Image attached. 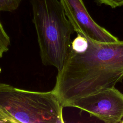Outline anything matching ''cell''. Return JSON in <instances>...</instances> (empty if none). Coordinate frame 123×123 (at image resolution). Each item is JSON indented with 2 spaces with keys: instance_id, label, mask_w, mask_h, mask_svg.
<instances>
[{
  "instance_id": "cell-2",
  "label": "cell",
  "mask_w": 123,
  "mask_h": 123,
  "mask_svg": "<svg viewBox=\"0 0 123 123\" xmlns=\"http://www.w3.org/2000/svg\"><path fill=\"white\" fill-rule=\"evenodd\" d=\"M42 62L58 71L68 55L74 31L58 0H30Z\"/></svg>"
},
{
  "instance_id": "cell-1",
  "label": "cell",
  "mask_w": 123,
  "mask_h": 123,
  "mask_svg": "<svg viewBox=\"0 0 123 123\" xmlns=\"http://www.w3.org/2000/svg\"><path fill=\"white\" fill-rule=\"evenodd\" d=\"M52 90L63 107L114 87L123 79V41L101 42L77 34Z\"/></svg>"
},
{
  "instance_id": "cell-8",
  "label": "cell",
  "mask_w": 123,
  "mask_h": 123,
  "mask_svg": "<svg viewBox=\"0 0 123 123\" xmlns=\"http://www.w3.org/2000/svg\"><path fill=\"white\" fill-rule=\"evenodd\" d=\"M99 4H103L112 8L123 6V0H96Z\"/></svg>"
},
{
  "instance_id": "cell-7",
  "label": "cell",
  "mask_w": 123,
  "mask_h": 123,
  "mask_svg": "<svg viewBox=\"0 0 123 123\" xmlns=\"http://www.w3.org/2000/svg\"><path fill=\"white\" fill-rule=\"evenodd\" d=\"M23 0H0V12L16 10Z\"/></svg>"
},
{
  "instance_id": "cell-5",
  "label": "cell",
  "mask_w": 123,
  "mask_h": 123,
  "mask_svg": "<svg viewBox=\"0 0 123 123\" xmlns=\"http://www.w3.org/2000/svg\"><path fill=\"white\" fill-rule=\"evenodd\" d=\"M60 1L66 17L77 34L101 42L109 43L119 41L117 37L93 20L82 0Z\"/></svg>"
},
{
  "instance_id": "cell-6",
  "label": "cell",
  "mask_w": 123,
  "mask_h": 123,
  "mask_svg": "<svg viewBox=\"0 0 123 123\" xmlns=\"http://www.w3.org/2000/svg\"><path fill=\"white\" fill-rule=\"evenodd\" d=\"M10 45V37L5 32L0 22V58H2L4 53L9 50Z\"/></svg>"
},
{
  "instance_id": "cell-4",
  "label": "cell",
  "mask_w": 123,
  "mask_h": 123,
  "mask_svg": "<svg viewBox=\"0 0 123 123\" xmlns=\"http://www.w3.org/2000/svg\"><path fill=\"white\" fill-rule=\"evenodd\" d=\"M68 107L83 110L106 123H121L123 118V93L114 87L82 97Z\"/></svg>"
},
{
  "instance_id": "cell-3",
  "label": "cell",
  "mask_w": 123,
  "mask_h": 123,
  "mask_svg": "<svg viewBox=\"0 0 123 123\" xmlns=\"http://www.w3.org/2000/svg\"><path fill=\"white\" fill-rule=\"evenodd\" d=\"M63 106L52 91L39 92L0 83V122H64Z\"/></svg>"
},
{
  "instance_id": "cell-9",
  "label": "cell",
  "mask_w": 123,
  "mask_h": 123,
  "mask_svg": "<svg viewBox=\"0 0 123 123\" xmlns=\"http://www.w3.org/2000/svg\"><path fill=\"white\" fill-rule=\"evenodd\" d=\"M121 123H123V119H122V120Z\"/></svg>"
}]
</instances>
